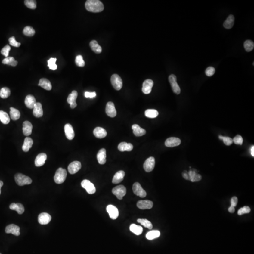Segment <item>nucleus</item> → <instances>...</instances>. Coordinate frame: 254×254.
Wrapping results in <instances>:
<instances>
[{"label": "nucleus", "mask_w": 254, "mask_h": 254, "mask_svg": "<svg viewBox=\"0 0 254 254\" xmlns=\"http://www.w3.org/2000/svg\"><path fill=\"white\" fill-rule=\"evenodd\" d=\"M3 182H2V181H1V180H0V194H1V189L2 187V186H3Z\"/></svg>", "instance_id": "nucleus-59"}, {"label": "nucleus", "mask_w": 254, "mask_h": 254, "mask_svg": "<svg viewBox=\"0 0 254 254\" xmlns=\"http://www.w3.org/2000/svg\"><path fill=\"white\" fill-rule=\"evenodd\" d=\"M10 116L12 120L16 121L20 117V113L17 109L11 107L10 108Z\"/></svg>", "instance_id": "nucleus-35"}, {"label": "nucleus", "mask_w": 254, "mask_h": 254, "mask_svg": "<svg viewBox=\"0 0 254 254\" xmlns=\"http://www.w3.org/2000/svg\"><path fill=\"white\" fill-rule=\"evenodd\" d=\"M153 86V82L151 79L145 80L143 84L142 91L145 94H150L152 91V88Z\"/></svg>", "instance_id": "nucleus-12"}, {"label": "nucleus", "mask_w": 254, "mask_h": 254, "mask_svg": "<svg viewBox=\"0 0 254 254\" xmlns=\"http://www.w3.org/2000/svg\"><path fill=\"white\" fill-rule=\"evenodd\" d=\"M137 221L144 227H147L149 229H152L153 228V225L151 222L146 219H138Z\"/></svg>", "instance_id": "nucleus-43"}, {"label": "nucleus", "mask_w": 254, "mask_h": 254, "mask_svg": "<svg viewBox=\"0 0 254 254\" xmlns=\"http://www.w3.org/2000/svg\"><path fill=\"white\" fill-rule=\"evenodd\" d=\"M231 206L234 207H236L238 203V198L236 196H234L231 199Z\"/></svg>", "instance_id": "nucleus-54"}, {"label": "nucleus", "mask_w": 254, "mask_h": 254, "mask_svg": "<svg viewBox=\"0 0 254 254\" xmlns=\"http://www.w3.org/2000/svg\"><path fill=\"white\" fill-rule=\"evenodd\" d=\"M133 133L137 137H141L146 134V130L137 124H134L132 126Z\"/></svg>", "instance_id": "nucleus-27"}, {"label": "nucleus", "mask_w": 254, "mask_h": 254, "mask_svg": "<svg viewBox=\"0 0 254 254\" xmlns=\"http://www.w3.org/2000/svg\"><path fill=\"white\" fill-rule=\"evenodd\" d=\"M118 148V150L121 152H124V151L130 152L132 150L133 146L131 143H127L123 142L119 144Z\"/></svg>", "instance_id": "nucleus-29"}, {"label": "nucleus", "mask_w": 254, "mask_h": 254, "mask_svg": "<svg viewBox=\"0 0 254 254\" xmlns=\"http://www.w3.org/2000/svg\"><path fill=\"white\" fill-rule=\"evenodd\" d=\"M201 178H202L201 175H200L199 174L197 173L196 175H195V177H194V178L191 180V181L193 182H198V181H200V180H201Z\"/></svg>", "instance_id": "nucleus-55"}, {"label": "nucleus", "mask_w": 254, "mask_h": 254, "mask_svg": "<svg viewBox=\"0 0 254 254\" xmlns=\"http://www.w3.org/2000/svg\"><path fill=\"white\" fill-rule=\"evenodd\" d=\"M153 205V202L149 200H139L137 203V207L141 209H152Z\"/></svg>", "instance_id": "nucleus-18"}, {"label": "nucleus", "mask_w": 254, "mask_h": 254, "mask_svg": "<svg viewBox=\"0 0 254 254\" xmlns=\"http://www.w3.org/2000/svg\"><path fill=\"white\" fill-rule=\"evenodd\" d=\"M81 163L78 161H74L69 164L68 170L71 174H74L77 172L81 169Z\"/></svg>", "instance_id": "nucleus-15"}, {"label": "nucleus", "mask_w": 254, "mask_h": 254, "mask_svg": "<svg viewBox=\"0 0 254 254\" xmlns=\"http://www.w3.org/2000/svg\"><path fill=\"white\" fill-rule=\"evenodd\" d=\"M181 143V141L179 138L171 137L168 138L166 140L165 144L166 147H177L180 145Z\"/></svg>", "instance_id": "nucleus-13"}, {"label": "nucleus", "mask_w": 254, "mask_h": 254, "mask_svg": "<svg viewBox=\"0 0 254 254\" xmlns=\"http://www.w3.org/2000/svg\"><path fill=\"white\" fill-rule=\"evenodd\" d=\"M51 216L47 213H42L38 216V221L39 224L42 225H46L51 222Z\"/></svg>", "instance_id": "nucleus-17"}, {"label": "nucleus", "mask_w": 254, "mask_h": 254, "mask_svg": "<svg viewBox=\"0 0 254 254\" xmlns=\"http://www.w3.org/2000/svg\"><path fill=\"white\" fill-rule=\"evenodd\" d=\"M25 5L29 9H36V2L34 0H26L24 2Z\"/></svg>", "instance_id": "nucleus-45"}, {"label": "nucleus", "mask_w": 254, "mask_h": 254, "mask_svg": "<svg viewBox=\"0 0 254 254\" xmlns=\"http://www.w3.org/2000/svg\"><path fill=\"white\" fill-rule=\"evenodd\" d=\"M47 158V156L45 153H41L38 154L35 160V165L36 167H41V166H43L45 163Z\"/></svg>", "instance_id": "nucleus-20"}, {"label": "nucleus", "mask_w": 254, "mask_h": 254, "mask_svg": "<svg viewBox=\"0 0 254 254\" xmlns=\"http://www.w3.org/2000/svg\"><path fill=\"white\" fill-rule=\"evenodd\" d=\"M129 229H130V231L137 235H139L141 234L143 231L142 227L139 225H136L135 224L131 225Z\"/></svg>", "instance_id": "nucleus-34"}, {"label": "nucleus", "mask_w": 254, "mask_h": 254, "mask_svg": "<svg viewBox=\"0 0 254 254\" xmlns=\"http://www.w3.org/2000/svg\"><path fill=\"white\" fill-rule=\"evenodd\" d=\"M2 63L5 65H10L12 67H15L17 65V61H16L14 57H6L3 59L2 61Z\"/></svg>", "instance_id": "nucleus-38"}, {"label": "nucleus", "mask_w": 254, "mask_h": 254, "mask_svg": "<svg viewBox=\"0 0 254 254\" xmlns=\"http://www.w3.org/2000/svg\"><path fill=\"white\" fill-rule=\"evenodd\" d=\"M33 143V140L31 138L26 137L24 140V144L22 146L23 151L25 152H28L30 149L32 147Z\"/></svg>", "instance_id": "nucleus-31"}, {"label": "nucleus", "mask_w": 254, "mask_h": 254, "mask_svg": "<svg viewBox=\"0 0 254 254\" xmlns=\"http://www.w3.org/2000/svg\"><path fill=\"white\" fill-rule=\"evenodd\" d=\"M215 69L213 67H209L208 68L206 69L205 73H206V76H212L215 73Z\"/></svg>", "instance_id": "nucleus-52"}, {"label": "nucleus", "mask_w": 254, "mask_h": 254, "mask_svg": "<svg viewBox=\"0 0 254 254\" xmlns=\"http://www.w3.org/2000/svg\"><path fill=\"white\" fill-rule=\"evenodd\" d=\"M132 189L134 194L137 196H139L141 198H144L147 196V193L142 187L139 183H134L133 185Z\"/></svg>", "instance_id": "nucleus-8"}, {"label": "nucleus", "mask_w": 254, "mask_h": 254, "mask_svg": "<svg viewBox=\"0 0 254 254\" xmlns=\"http://www.w3.org/2000/svg\"><path fill=\"white\" fill-rule=\"evenodd\" d=\"M169 81L171 85L173 91L177 95L180 94L181 89H180V87L179 86V85L177 83V77L174 74H171L170 76H169Z\"/></svg>", "instance_id": "nucleus-6"}, {"label": "nucleus", "mask_w": 254, "mask_h": 254, "mask_svg": "<svg viewBox=\"0 0 254 254\" xmlns=\"http://www.w3.org/2000/svg\"><path fill=\"white\" fill-rule=\"evenodd\" d=\"M11 49V47L9 45H7L2 48L1 52L2 54L3 55V56H5L6 57H8L9 51H10Z\"/></svg>", "instance_id": "nucleus-49"}, {"label": "nucleus", "mask_w": 254, "mask_h": 254, "mask_svg": "<svg viewBox=\"0 0 254 254\" xmlns=\"http://www.w3.org/2000/svg\"><path fill=\"white\" fill-rule=\"evenodd\" d=\"M244 47L246 51H251L254 49V42L251 40H246L244 43Z\"/></svg>", "instance_id": "nucleus-42"}, {"label": "nucleus", "mask_w": 254, "mask_h": 254, "mask_svg": "<svg viewBox=\"0 0 254 254\" xmlns=\"http://www.w3.org/2000/svg\"><path fill=\"white\" fill-rule=\"evenodd\" d=\"M33 125L31 123L28 121H25L23 124V133L25 136H28L32 132Z\"/></svg>", "instance_id": "nucleus-23"}, {"label": "nucleus", "mask_w": 254, "mask_h": 254, "mask_svg": "<svg viewBox=\"0 0 254 254\" xmlns=\"http://www.w3.org/2000/svg\"><path fill=\"white\" fill-rule=\"evenodd\" d=\"M10 208L11 210L16 211L18 214H22L25 211L24 206L21 203H12L10 205Z\"/></svg>", "instance_id": "nucleus-30"}, {"label": "nucleus", "mask_w": 254, "mask_h": 254, "mask_svg": "<svg viewBox=\"0 0 254 254\" xmlns=\"http://www.w3.org/2000/svg\"><path fill=\"white\" fill-rule=\"evenodd\" d=\"M94 136L98 138H103L107 135V132L102 127H97L93 131Z\"/></svg>", "instance_id": "nucleus-26"}, {"label": "nucleus", "mask_w": 254, "mask_h": 254, "mask_svg": "<svg viewBox=\"0 0 254 254\" xmlns=\"http://www.w3.org/2000/svg\"><path fill=\"white\" fill-rule=\"evenodd\" d=\"M39 86H41L44 89L47 91H51L52 89V85L51 82L46 78H42L39 81L38 84Z\"/></svg>", "instance_id": "nucleus-28"}, {"label": "nucleus", "mask_w": 254, "mask_h": 254, "mask_svg": "<svg viewBox=\"0 0 254 254\" xmlns=\"http://www.w3.org/2000/svg\"><path fill=\"white\" fill-rule=\"evenodd\" d=\"M160 231H151L147 233L146 234V238L149 240H152L155 238H158L160 236Z\"/></svg>", "instance_id": "nucleus-36"}, {"label": "nucleus", "mask_w": 254, "mask_h": 254, "mask_svg": "<svg viewBox=\"0 0 254 254\" xmlns=\"http://www.w3.org/2000/svg\"><path fill=\"white\" fill-rule=\"evenodd\" d=\"M233 140V142L236 144H239V145H242L243 142V139L241 136L240 135H237L236 137H235Z\"/></svg>", "instance_id": "nucleus-50"}, {"label": "nucleus", "mask_w": 254, "mask_h": 254, "mask_svg": "<svg viewBox=\"0 0 254 254\" xmlns=\"http://www.w3.org/2000/svg\"><path fill=\"white\" fill-rule=\"evenodd\" d=\"M125 175V173L124 171L120 170V171H118L114 175V177L112 180V183L114 184H117L118 183H121L123 180Z\"/></svg>", "instance_id": "nucleus-24"}, {"label": "nucleus", "mask_w": 254, "mask_h": 254, "mask_svg": "<svg viewBox=\"0 0 254 254\" xmlns=\"http://www.w3.org/2000/svg\"><path fill=\"white\" fill-rule=\"evenodd\" d=\"M84 95H85V97L86 98H94L95 97H96V93L95 92H85V94H84Z\"/></svg>", "instance_id": "nucleus-53"}, {"label": "nucleus", "mask_w": 254, "mask_h": 254, "mask_svg": "<svg viewBox=\"0 0 254 254\" xmlns=\"http://www.w3.org/2000/svg\"><path fill=\"white\" fill-rule=\"evenodd\" d=\"M85 6L88 11L93 13L101 12L104 9L103 3L99 0H88Z\"/></svg>", "instance_id": "nucleus-1"}, {"label": "nucleus", "mask_w": 254, "mask_h": 254, "mask_svg": "<svg viewBox=\"0 0 254 254\" xmlns=\"http://www.w3.org/2000/svg\"><path fill=\"white\" fill-rule=\"evenodd\" d=\"M111 84L117 91H119L122 87V80L121 77L117 74L112 75L111 78Z\"/></svg>", "instance_id": "nucleus-4"}, {"label": "nucleus", "mask_w": 254, "mask_h": 254, "mask_svg": "<svg viewBox=\"0 0 254 254\" xmlns=\"http://www.w3.org/2000/svg\"><path fill=\"white\" fill-rule=\"evenodd\" d=\"M65 129V134L66 137L69 140H72L74 138L75 134H74V130L72 126L69 123L66 124L64 127Z\"/></svg>", "instance_id": "nucleus-19"}, {"label": "nucleus", "mask_w": 254, "mask_h": 254, "mask_svg": "<svg viewBox=\"0 0 254 254\" xmlns=\"http://www.w3.org/2000/svg\"><path fill=\"white\" fill-rule=\"evenodd\" d=\"M67 176V172L66 169L62 168H58L54 175V181L57 184H62L66 180Z\"/></svg>", "instance_id": "nucleus-2"}, {"label": "nucleus", "mask_w": 254, "mask_h": 254, "mask_svg": "<svg viewBox=\"0 0 254 254\" xmlns=\"http://www.w3.org/2000/svg\"><path fill=\"white\" fill-rule=\"evenodd\" d=\"M251 211L250 208L248 206H244L243 208H240L238 211V214L239 215H242L245 214L249 213Z\"/></svg>", "instance_id": "nucleus-48"}, {"label": "nucleus", "mask_w": 254, "mask_h": 254, "mask_svg": "<svg viewBox=\"0 0 254 254\" xmlns=\"http://www.w3.org/2000/svg\"><path fill=\"white\" fill-rule=\"evenodd\" d=\"M56 58H51L48 60V66L50 69L55 70L57 69V66L56 64Z\"/></svg>", "instance_id": "nucleus-44"}, {"label": "nucleus", "mask_w": 254, "mask_h": 254, "mask_svg": "<svg viewBox=\"0 0 254 254\" xmlns=\"http://www.w3.org/2000/svg\"><path fill=\"white\" fill-rule=\"evenodd\" d=\"M155 159L153 157H150L146 160L144 164V169L147 172H150L154 169L155 166Z\"/></svg>", "instance_id": "nucleus-9"}, {"label": "nucleus", "mask_w": 254, "mask_h": 254, "mask_svg": "<svg viewBox=\"0 0 254 254\" xmlns=\"http://www.w3.org/2000/svg\"><path fill=\"white\" fill-rule=\"evenodd\" d=\"M182 175H183V178L185 179L186 180H189V178L188 173L187 171H184L182 173Z\"/></svg>", "instance_id": "nucleus-56"}, {"label": "nucleus", "mask_w": 254, "mask_h": 254, "mask_svg": "<svg viewBox=\"0 0 254 254\" xmlns=\"http://www.w3.org/2000/svg\"><path fill=\"white\" fill-rule=\"evenodd\" d=\"M106 113L110 117H114L116 116L117 112L114 104L112 102L107 103L106 108Z\"/></svg>", "instance_id": "nucleus-10"}, {"label": "nucleus", "mask_w": 254, "mask_h": 254, "mask_svg": "<svg viewBox=\"0 0 254 254\" xmlns=\"http://www.w3.org/2000/svg\"><path fill=\"white\" fill-rule=\"evenodd\" d=\"M107 210L111 219L114 220L117 218L119 214L118 209L116 207L112 205H109L107 207Z\"/></svg>", "instance_id": "nucleus-16"}, {"label": "nucleus", "mask_w": 254, "mask_h": 254, "mask_svg": "<svg viewBox=\"0 0 254 254\" xmlns=\"http://www.w3.org/2000/svg\"><path fill=\"white\" fill-rule=\"evenodd\" d=\"M77 92L76 91H73L71 94H69L67 99V101L68 104H70V107L72 109H74L77 106L76 103V100L77 98Z\"/></svg>", "instance_id": "nucleus-11"}, {"label": "nucleus", "mask_w": 254, "mask_h": 254, "mask_svg": "<svg viewBox=\"0 0 254 254\" xmlns=\"http://www.w3.org/2000/svg\"><path fill=\"white\" fill-rule=\"evenodd\" d=\"M11 95V91L8 88H2L0 91V97L2 98L5 99L8 98V97Z\"/></svg>", "instance_id": "nucleus-41"}, {"label": "nucleus", "mask_w": 254, "mask_h": 254, "mask_svg": "<svg viewBox=\"0 0 254 254\" xmlns=\"http://www.w3.org/2000/svg\"><path fill=\"white\" fill-rule=\"evenodd\" d=\"M5 232L7 234H11L15 236H19L20 233V227L14 224H11L6 227Z\"/></svg>", "instance_id": "nucleus-14"}, {"label": "nucleus", "mask_w": 254, "mask_h": 254, "mask_svg": "<svg viewBox=\"0 0 254 254\" xmlns=\"http://www.w3.org/2000/svg\"><path fill=\"white\" fill-rule=\"evenodd\" d=\"M9 42L11 45L12 46L15 47H19L21 45V43L20 42H18L16 41L15 38V37L12 36L11 38H9Z\"/></svg>", "instance_id": "nucleus-51"}, {"label": "nucleus", "mask_w": 254, "mask_h": 254, "mask_svg": "<svg viewBox=\"0 0 254 254\" xmlns=\"http://www.w3.org/2000/svg\"><path fill=\"white\" fill-rule=\"evenodd\" d=\"M126 187L122 185L116 186L112 190V193L119 200L122 199L123 197L126 195Z\"/></svg>", "instance_id": "nucleus-5"}, {"label": "nucleus", "mask_w": 254, "mask_h": 254, "mask_svg": "<svg viewBox=\"0 0 254 254\" xmlns=\"http://www.w3.org/2000/svg\"><path fill=\"white\" fill-rule=\"evenodd\" d=\"M251 155H252L253 157L254 156V147L253 146V147H251Z\"/></svg>", "instance_id": "nucleus-58"}, {"label": "nucleus", "mask_w": 254, "mask_h": 254, "mask_svg": "<svg viewBox=\"0 0 254 254\" xmlns=\"http://www.w3.org/2000/svg\"><path fill=\"white\" fill-rule=\"evenodd\" d=\"M228 211L231 213H233L235 212V208L233 206H231L229 208H228Z\"/></svg>", "instance_id": "nucleus-57"}, {"label": "nucleus", "mask_w": 254, "mask_h": 254, "mask_svg": "<svg viewBox=\"0 0 254 254\" xmlns=\"http://www.w3.org/2000/svg\"><path fill=\"white\" fill-rule=\"evenodd\" d=\"M33 114L37 118L41 117L43 115L42 105L40 103H36L33 108Z\"/></svg>", "instance_id": "nucleus-25"}, {"label": "nucleus", "mask_w": 254, "mask_h": 254, "mask_svg": "<svg viewBox=\"0 0 254 254\" xmlns=\"http://www.w3.org/2000/svg\"><path fill=\"white\" fill-rule=\"evenodd\" d=\"M97 159L98 160V163L100 164H104L106 163V158H107V154H106V150L105 149H101L98 151L97 155Z\"/></svg>", "instance_id": "nucleus-21"}, {"label": "nucleus", "mask_w": 254, "mask_h": 254, "mask_svg": "<svg viewBox=\"0 0 254 254\" xmlns=\"http://www.w3.org/2000/svg\"><path fill=\"white\" fill-rule=\"evenodd\" d=\"M234 23V17L232 15L229 16L226 20L224 23V26L225 28L227 29H231L233 27Z\"/></svg>", "instance_id": "nucleus-33"}, {"label": "nucleus", "mask_w": 254, "mask_h": 254, "mask_svg": "<svg viewBox=\"0 0 254 254\" xmlns=\"http://www.w3.org/2000/svg\"><path fill=\"white\" fill-rule=\"evenodd\" d=\"M15 180L17 184L20 186L28 185V184H31L32 183V180L30 178L20 173L17 174L15 175Z\"/></svg>", "instance_id": "nucleus-3"}, {"label": "nucleus", "mask_w": 254, "mask_h": 254, "mask_svg": "<svg viewBox=\"0 0 254 254\" xmlns=\"http://www.w3.org/2000/svg\"><path fill=\"white\" fill-rule=\"evenodd\" d=\"M75 62H76V65L78 67H83L85 66V62L83 60V57L82 55H78L76 56Z\"/></svg>", "instance_id": "nucleus-46"}, {"label": "nucleus", "mask_w": 254, "mask_h": 254, "mask_svg": "<svg viewBox=\"0 0 254 254\" xmlns=\"http://www.w3.org/2000/svg\"><path fill=\"white\" fill-rule=\"evenodd\" d=\"M145 116L149 118H154L158 116V112L155 109H147L145 111Z\"/></svg>", "instance_id": "nucleus-39"}, {"label": "nucleus", "mask_w": 254, "mask_h": 254, "mask_svg": "<svg viewBox=\"0 0 254 254\" xmlns=\"http://www.w3.org/2000/svg\"><path fill=\"white\" fill-rule=\"evenodd\" d=\"M25 103L26 107L30 109H33L36 103V99L34 96L31 95H27L26 97L25 100Z\"/></svg>", "instance_id": "nucleus-22"}, {"label": "nucleus", "mask_w": 254, "mask_h": 254, "mask_svg": "<svg viewBox=\"0 0 254 254\" xmlns=\"http://www.w3.org/2000/svg\"><path fill=\"white\" fill-rule=\"evenodd\" d=\"M0 121L4 124H8L10 118L8 113L3 111H0Z\"/></svg>", "instance_id": "nucleus-37"}, {"label": "nucleus", "mask_w": 254, "mask_h": 254, "mask_svg": "<svg viewBox=\"0 0 254 254\" xmlns=\"http://www.w3.org/2000/svg\"><path fill=\"white\" fill-rule=\"evenodd\" d=\"M89 46L91 47L92 51H93L96 54H100L101 53L102 51V47L99 45L97 41L95 40H92L89 43Z\"/></svg>", "instance_id": "nucleus-32"}, {"label": "nucleus", "mask_w": 254, "mask_h": 254, "mask_svg": "<svg viewBox=\"0 0 254 254\" xmlns=\"http://www.w3.org/2000/svg\"><path fill=\"white\" fill-rule=\"evenodd\" d=\"M219 138L221 140H223L224 141V143L225 145H231L233 143V140L232 138H231L229 137H224L222 135H220L219 136Z\"/></svg>", "instance_id": "nucleus-47"}, {"label": "nucleus", "mask_w": 254, "mask_h": 254, "mask_svg": "<svg viewBox=\"0 0 254 254\" xmlns=\"http://www.w3.org/2000/svg\"><path fill=\"white\" fill-rule=\"evenodd\" d=\"M24 35L27 36H33L35 35L36 31L33 27L27 26L24 28L23 31Z\"/></svg>", "instance_id": "nucleus-40"}, {"label": "nucleus", "mask_w": 254, "mask_h": 254, "mask_svg": "<svg viewBox=\"0 0 254 254\" xmlns=\"http://www.w3.org/2000/svg\"></svg>", "instance_id": "nucleus-60"}, {"label": "nucleus", "mask_w": 254, "mask_h": 254, "mask_svg": "<svg viewBox=\"0 0 254 254\" xmlns=\"http://www.w3.org/2000/svg\"><path fill=\"white\" fill-rule=\"evenodd\" d=\"M81 185L83 188L86 190L87 192L90 194H94L96 192V188L94 184L91 183V181L87 179H85L82 181Z\"/></svg>", "instance_id": "nucleus-7"}]
</instances>
